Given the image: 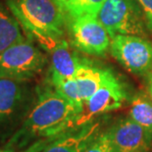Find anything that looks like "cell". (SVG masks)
Masks as SVG:
<instances>
[{"label":"cell","mask_w":152,"mask_h":152,"mask_svg":"<svg viewBox=\"0 0 152 152\" xmlns=\"http://www.w3.org/2000/svg\"><path fill=\"white\" fill-rule=\"evenodd\" d=\"M150 152H152V149H151V151H150Z\"/></svg>","instance_id":"cell-22"},{"label":"cell","mask_w":152,"mask_h":152,"mask_svg":"<svg viewBox=\"0 0 152 152\" xmlns=\"http://www.w3.org/2000/svg\"><path fill=\"white\" fill-rule=\"evenodd\" d=\"M127 98L128 93L125 86L109 71L99 88L83 103L82 111L77 117L75 128L91 122L103 114L121 108Z\"/></svg>","instance_id":"cell-7"},{"label":"cell","mask_w":152,"mask_h":152,"mask_svg":"<svg viewBox=\"0 0 152 152\" xmlns=\"http://www.w3.org/2000/svg\"><path fill=\"white\" fill-rule=\"evenodd\" d=\"M80 110L61 95L52 86L37 92L33 106L6 148L23 149L49 140L72 128Z\"/></svg>","instance_id":"cell-1"},{"label":"cell","mask_w":152,"mask_h":152,"mask_svg":"<svg viewBox=\"0 0 152 152\" xmlns=\"http://www.w3.org/2000/svg\"><path fill=\"white\" fill-rule=\"evenodd\" d=\"M0 152H17L15 149H12V148H4V149H0Z\"/></svg>","instance_id":"cell-21"},{"label":"cell","mask_w":152,"mask_h":152,"mask_svg":"<svg viewBox=\"0 0 152 152\" xmlns=\"http://www.w3.org/2000/svg\"><path fill=\"white\" fill-rule=\"evenodd\" d=\"M147 90L150 97L152 98V70L147 74Z\"/></svg>","instance_id":"cell-20"},{"label":"cell","mask_w":152,"mask_h":152,"mask_svg":"<svg viewBox=\"0 0 152 152\" xmlns=\"http://www.w3.org/2000/svg\"><path fill=\"white\" fill-rule=\"evenodd\" d=\"M68 19L73 42L80 51L101 56L110 49L111 37L97 16L83 14Z\"/></svg>","instance_id":"cell-8"},{"label":"cell","mask_w":152,"mask_h":152,"mask_svg":"<svg viewBox=\"0 0 152 152\" xmlns=\"http://www.w3.org/2000/svg\"><path fill=\"white\" fill-rule=\"evenodd\" d=\"M47 57L26 37L0 54V77L28 82L42 72Z\"/></svg>","instance_id":"cell-4"},{"label":"cell","mask_w":152,"mask_h":152,"mask_svg":"<svg viewBox=\"0 0 152 152\" xmlns=\"http://www.w3.org/2000/svg\"><path fill=\"white\" fill-rule=\"evenodd\" d=\"M50 85L52 86L61 95L72 102L76 107L80 111L83 109V102L80 95V90L75 77L68 80H50Z\"/></svg>","instance_id":"cell-15"},{"label":"cell","mask_w":152,"mask_h":152,"mask_svg":"<svg viewBox=\"0 0 152 152\" xmlns=\"http://www.w3.org/2000/svg\"><path fill=\"white\" fill-rule=\"evenodd\" d=\"M129 117L152 132V98L149 93L138 91L131 100Z\"/></svg>","instance_id":"cell-14"},{"label":"cell","mask_w":152,"mask_h":152,"mask_svg":"<svg viewBox=\"0 0 152 152\" xmlns=\"http://www.w3.org/2000/svg\"><path fill=\"white\" fill-rule=\"evenodd\" d=\"M83 152H114L107 131L100 132Z\"/></svg>","instance_id":"cell-16"},{"label":"cell","mask_w":152,"mask_h":152,"mask_svg":"<svg viewBox=\"0 0 152 152\" xmlns=\"http://www.w3.org/2000/svg\"><path fill=\"white\" fill-rule=\"evenodd\" d=\"M48 53L51 59L50 80L74 79L85 63L74 53L64 38Z\"/></svg>","instance_id":"cell-11"},{"label":"cell","mask_w":152,"mask_h":152,"mask_svg":"<svg viewBox=\"0 0 152 152\" xmlns=\"http://www.w3.org/2000/svg\"><path fill=\"white\" fill-rule=\"evenodd\" d=\"M30 39L48 53L63 39L67 16L55 0H6Z\"/></svg>","instance_id":"cell-2"},{"label":"cell","mask_w":152,"mask_h":152,"mask_svg":"<svg viewBox=\"0 0 152 152\" xmlns=\"http://www.w3.org/2000/svg\"><path fill=\"white\" fill-rule=\"evenodd\" d=\"M110 52L120 64L134 75H146L152 70V42L143 37L113 35Z\"/></svg>","instance_id":"cell-6"},{"label":"cell","mask_w":152,"mask_h":152,"mask_svg":"<svg viewBox=\"0 0 152 152\" xmlns=\"http://www.w3.org/2000/svg\"><path fill=\"white\" fill-rule=\"evenodd\" d=\"M68 17L73 14L82 0H55Z\"/></svg>","instance_id":"cell-19"},{"label":"cell","mask_w":152,"mask_h":152,"mask_svg":"<svg viewBox=\"0 0 152 152\" xmlns=\"http://www.w3.org/2000/svg\"><path fill=\"white\" fill-rule=\"evenodd\" d=\"M105 2L106 0H82L79 6H77V9L75 10V12L68 18H72L75 17V16L83 15V14L97 16L100 8L102 7V5Z\"/></svg>","instance_id":"cell-17"},{"label":"cell","mask_w":152,"mask_h":152,"mask_svg":"<svg viewBox=\"0 0 152 152\" xmlns=\"http://www.w3.org/2000/svg\"><path fill=\"white\" fill-rule=\"evenodd\" d=\"M101 120H93L80 127L57 134L49 140L37 142L27 152H83L101 132Z\"/></svg>","instance_id":"cell-9"},{"label":"cell","mask_w":152,"mask_h":152,"mask_svg":"<svg viewBox=\"0 0 152 152\" xmlns=\"http://www.w3.org/2000/svg\"><path fill=\"white\" fill-rule=\"evenodd\" d=\"M108 73L109 70L99 69L86 62L83 63L75 77L80 90V98L83 103L99 88Z\"/></svg>","instance_id":"cell-12"},{"label":"cell","mask_w":152,"mask_h":152,"mask_svg":"<svg viewBox=\"0 0 152 152\" xmlns=\"http://www.w3.org/2000/svg\"><path fill=\"white\" fill-rule=\"evenodd\" d=\"M114 152H150L152 132L130 117L118 120L107 129Z\"/></svg>","instance_id":"cell-10"},{"label":"cell","mask_w":152,"mask_h":152,"mask_svg":"<svg viewBox=\"0 0 152 152\" xmlns=\"http://www.w3.org/2000/svg\"><path fill=\"white\" fill-rule=\"evenodd\" d=\"M137 0H106L97 14L110 37L115 34H145L144 15Z\"/></svg>","instance_id":"cell-5"},{"label":"cell","mask_w":152,"mask_h":152,"mask_svg":"<svg viewBox=\"0 0 152 152\" xmlns=\"http://www.w3.org/2000/svg\"><path fill=\"white\" fill-rule=\"evenodd\" d=\"M25 38L23 28L15 16L0 6V54Z\"/></svg>","instance_id":"cell-13"},{"label":"cell","mask_w":152,"mask_h":152,"mask_svg":"<svg viewBox=\"0 0 152 152\" xmlns=\"http://www.w3.org/2000/svg\"><path fill=\"white\" fill-rule=\"evenodd\" d=\"M144 15L147 27L152 30V0H137Z\"/></svg>","instance_id":"cell-18"},{"label":"cell","mask_w":152,"mask_h":152,"mask_svg":"<svg viewBox=\"0 0 152 152\" xmlns=\"http://www.w3.org/2000/svg\"><path fill=\"white\" fill-rule=\"evenodd\" d=\"M34 100L27 82L0 77V142L20 128Z\"/></svg>","instance_id":"cell-3"}]
</instances>
